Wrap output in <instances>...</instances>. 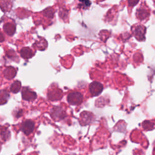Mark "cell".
Segmentation results:
<instances>
[{"label": "cell", "instance_id": "obj_1", "mask_svg": "<svg viewBox=\"0 0 155 155\" xmlns=\"http://www.w3.org/2000/svg\"><path fill=\"white\" fill-rule=\"evenodd\" d=\"M34 122L30 120H27L23 123L21 126V130L24 133L28 135L34 131Z\"/></svg>", "mask_w": 155, "mask_h": 155}, {"label": "cell", "instance_id": "obj_2", "mask_svg": "<svg viewBox=\"0 0 155 155\" xmlns=\"http://www.w3.org/2000/svg\"><path fill=\"white\" fill-rule=\"evenodd\" d=\"M22 96L23 99L25 101H32L35 99L36 98V93L31 91L27 87L23 88L22 90Z\"/></svg>", "mask_w": 155, "mask_h": 155}, {"label": "cell", "instance_id": "obj_3", "mask_svg": "<svg viewBox=\"0 0 155 155\" xmlns=\"http://www.w3.org/2000/svg\"><path fill=\"white\" fill-rule=\"evenodd\" d=\"M4 30L9 35H12L15 32V25L8 23L4 25Z\"/></svg>", "mask_w": 155, "mask_h": 155}, {"label": "cell", "instance_id": "obj_4", "mask_svg": "<svg viewBox=\"0 0 155 155\" xmlns=\"http://www.w3.org/2000/svg\"><path fill=\"white\" fill-rule=\"evenodd\" d=\"M34 55L32 51L28 47L23 48L21 50V56L24 59H29Z\"/></svg>", "mask_w": 155, "mask_h": 155}, {"label": "cell", "instance_id": "obj_5", "mask_svg": "<svg viewBox=\"0 0 155 155\" xmlns=\"http://www.w3.org/2000/svg\"><path fill=\"white\" fill-rule=\"evenodd\" d=\"M9 98V94L6 90L0 92V104H4L8 101Z\"/></svg>", "mask_w": 155, "mask_h": 155}, {"label": "cell", "instance_id": "obj_6", "mask_svg": "<svg viewBox=\"0 0 155 155\" xmlns=\"http://www.w3.org/2000/svg\"><path fill=\"white\" fill-rule=\"evenodd\" d=\"M20 88H21V82H19L18 81H15V82L12 84L10 87V90L13 93H16L18 92Z\"/></svg>", "mask_w": 155, "mask_h": 155}, {"label": "cell", "instance_id": "obj_7", "mask_svg": "<svg viewBox=\"0 0 155 155\" xmlns=\"http://www.w3.org/2000/svg\"><path fill=\"white\" fill-rule=\"evenodd\" d=\"M4 37L3 35L1 33H0V42H3L4 41Z\"/></svg>", "mask_w": 155, "mask_h": 155}]
</instances>
